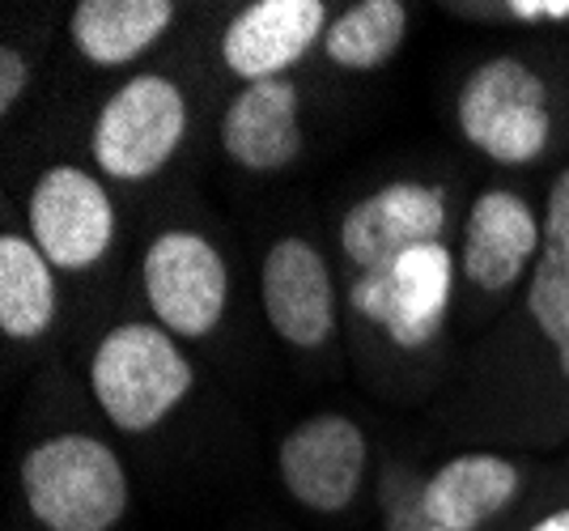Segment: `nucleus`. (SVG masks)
<instances>
[{
	"label": "nucleus",
	"instance_id": "6ab92c4d",
	"mask_svg": "<svg viewBox=\"0 0 569 531\" xmlns=\"http://www.w3.org/2000/svg\"><path fill=\"white\" fill-rule=\"evenodd\" d=\"M26 81H30V69H26L22 51L18 48H0V111L9 116L22 98Z\"/></svg>",
	"mask_w": 569,
	"mask_h": 531
},
{
	"label": "nucleus",
	"instance_id": "7ed1b4c3",
	"mask_svg": "<svg viewBox=\"0 0 569 531\" xmlns=\"http://www.w3.org/2000/svg\"><path fill=\"white\" fill-rule=\"evenodd\" d=\"M459 132L501 167L536 162L552 132L540 73L515 56L485 60L459 90Z\"/></svg>",
	"mask_w": 569,
	"mask_h": 531
},
{
	"label": "nucleus",
	"instance_id": "39448f33",
	"mask_svg": "<svg viewBox=\"0 0 569 531\" xmlns=\"http://www.w3.org/2000/svg\"><path fill=\"white\" fill-rule=\"evenodd\" d=\"M141 277L144 298L167 332L200 340L221 323L230 277L209 239L191 230H162L144 251Z\"/></svg>",
	"mask_w": 569,
	"mask_h": 531
},
{
	"label": "nucleus",
	"instance_id": "412c9836",
	"mask_svg": "<svg viewBox=\"0 0 569 531\" xmlns=\"http://www.w3.org/2000/svg\"><path fill=\"white\" fill-rule=\"evenodd\" d=\"M531 531H569V510H557V514H548L545 523H536Z\"/></svg>",
	"mask_w": 569,
	"mask_h": 531
},
{
	"label": "nucleus",
	"instance_id": "f257e3e1",
	"mask_svg": "<svg viewBox=\"0 0 569 531\" xmlns=\"http://www.w3.org/2000/svg\"><path fill=\"white\" fill-rule=\"evenodd\" d=\"M22 493L48 531H111L128 510V472L90 434H56L22 459Z\"/></svg>",
	"mask_w": 569,
	"mask_h": 531
},
{
	"label": "nucleus",
	"instance_id": "4468645a",
	"mask_svg": "<svg viewBox=\"0 0 569 531\" xmlns=\"http://www.w3.org/2000/svg\"><path fill=\"white\" fill-rule=\"evenodd\" d=\"M519 468L510 459L472 451L438 468L426 489V519L447 531H472L515 502Z\"/></svg>",
	"mask_w": 569,
	"mask_h": 531
},
{
	"label": "nucleus",
	"instance_id": "423d86ee",
	"mask_svg": "<svg viewBox=\"0 0 569 531\" xmlns=\"http://www.w3.org/2000/svg\"><path fill=\"white\" fill-rule=\"evenodd\" d=\"M30 234L51 268L81 272L102 260L116 239V204L81 167H51L30 192Z\"/></svg>",
	"mask_w": 569,
	"mask_h": 531
},
{
	"label": "nucleus",
	"instance_id": "aec40b11",
	"mask_svg": "<svg viewBox=\"0 0 569 531\" xmlns=\"http://www.w3.org/2000/svg\"><path fill=\"white\" fill-rule=\"evenodd\" d=\"M506 13L522 22H569V0H510Z\"/></svg>",
	"mask_w": 569,
	"mask_h": 531
},
{
	"label": "nucleus",
	"instance_id": "f03ea898",
	"mask_svg": "<svg viewBox=\"0 0 569 531\" xmlns=\"http://www.w3.org/2000/svg\"><path fill=\"white\" fill-rule=\"evenodd\" d=\"M196 370L179 353L167 328L119 323L111 328L90 362V387L102 412L123 434H144L183 404Z\"/></svg>",
	"mask_w": 569,
	"mask_h": 531
},
{
	"label": "nucleus",
	"instance_id": "6e6552de",
	"mask_svg": "<svg viewBox=\"0 0 569 531\" xmlns=\"http://www.w3.org/2000/svg\"><path fill=\"white\" fill-rule=\"evenodd\" d=\"M447 196L429 183H387L375 196L357 200L340 221V247L361 272H375L412 256L417 247L442 242Z\"/></svg>",
	"mask_w": 569,
	"mask_h": 531
},
{
	"label": "nucleus",
	"instance_id": "4be33fe9",
	"mask_svg": "<svg viewBox=\"0 0 569 531\" xmlns=\"http://www.w3.org/2000/svg\"><path fill=\"white\" fill-rule=\"evenodd\" d=\"M557 362H561V374L569 379V344H566V349H557Z\"/></svg>",
	"mask_w": 569,
	"mask_h": 531
},
{
	"label": "nucleus",
	"instance_id": "a211bd4d",
	"mask_svg": "<svg viewBox=\"0 0 569 531\" xmlns=\"http://www.w3.org/2000/svg\"><path fill=\"white\" fill-rule=\"evenodd\" d=\"M545 242H561V247H569V167L557 174V183H552V192H548Z\"/></svg>",
	"mask_w": 569,
	"mask_h": 531
},
{
	"label": "nucleus",
	"instance_id": "f3484780",
	"mask_svg": "<svg viewBox=\"0 0 569 531\" xmlns=\"http://www.w3.org/2000/svg\"><path fill=\"white\" fill-rule=\"evenodd\" d=\"M403 34H408V9L400 0H366L345 9L328 34H323V51L328 60L349 69V73H366L387 64L400 51Z\"/></svg>",
	"mask_w": 569,
	"mask_h": 531
},
{
	"label": "nucleus",
	"instance_id": "f8f14e48",
	"mask_svg": "<svg viewBox=\"0 0 569 531\" xmlns=\"http://www.w3.org/2000/svg\"><path fill=\"white\" fill-rule=\"evenodd\" d=\"M221 149L242 170L272 174L302 153L298 123V90L293 81H251L221 111Z\"/></svg>",
	"mask_w": 569,
	"mask_h": 531
},
{
	"label": "nucleus",
	"instance_id": "2eb2a0df",
	"mask_svg": "<svg viewBox=\"0 0 569 531\" xmlns=\"http://www.w3.org/2000/svg\"><path fill=\"white\" fill-rule=\"evenodd\" d=\"M174 22L170 0H81L72 9V43L98 69H119L153 48Z\"/></svg>",
	"mask_w": 569,
	"mask_h": 531
},
{
	"label": "nucleus",
	"instance_id": "dca6fc26",
	"mask_svg": "<svg viewBox=\"0 0 569 531\" xmlns=\"http://www.w3.org/2000/svg\"><path fill=\"white\" fill-rule=\"evenodd\" d=\"M56 319V281L48 256L34 242L0 239V332L13 340L43 337Z\"/></svg>",
	"mask_w": 569,
	"mask_h": 531
},
{
	"label": "nucleus",
	"instance_id": "20e7f679",
	"mask_svg": "<svg viewBox=\"0 0 569 531\" xmlns=\"http://www.w3.org/2000/svg\"><path fill=\"white\" fill-rule=\"evenodd\" d=\"M188 128V98L158 73L123 81L98 111L90 149L102 174L141 183L167 167Z\"/></svg>",
	"mask_w": 569,
	"mask_h": 531
},
{
	"label": "nucleus",
	"instance_id": "1a4fd4ad",
	"mask_svg": "<svg viewBox=\"0 0 569 531\" xmlns=\"http://www.w3.org/2000/svg\"><path fill=\"white\" fill-rule=\"evenodd\" d=\"M366 477V434L349 417H310L281 442V481L315 514H340Z\"/></svg>",
	"mask_w": 569,
	"mask_h": 531
},
{
	"label": "nucleus",
	"instance_id": "ddd939ff",
	"mask_svg": "<svg viewBox=\"0 0 569 531\" xmlns=\"http://www.w3.org/2000/svg\"><path fill=\"white\" fill-rule=\"evenodd\" d=\"M545 251V226L536 221L531 204L515 192H485L468 209L463 226V256L459 264L480 290L515 285L527 264Z\"/></svg>",
	"mask_w": 569,
	"mask_h": 531
},
{
	"label": "nucleus",
	"instance_id": "0eeeda50",
	"mask_svg": "<svg viewBox=\"0 0 569 531\" xmlns=\"http://www.w3.org/2000/svg\"><path fill=\"white\" fill-rule=\"evenodd\" d=\"M447 293H451V256L442 251V242H433L417 247L396 264L361 272V281L353 285V307L366 319H375L396 344L417 349L438 332Z\"/></svg>",
	"mask_w": 569,
	"mask_h": 531
},
{
	"label": "nucleus",
	"instance_id": "9b49d317",
	"mask_svg": "<svg viewBox=\"0 0 569 531\" xmlns=\"http://www.w3.org/2000/svg\"><path fill=\"white\" fill-rule=\"evenodd\" d=\"M323 26H328V4L319 0H256L226 26L221 60L247 86L277 81L307 56L319 34H328Z\"/></svg>",
	"mask_w": 569,
	"mask_h": 531
},
{
	"label": "nucleus",
	"instance_id": "9d476101",
	"mask_svg": "<svg viewBox=\"0 0 569 531\" xmlns=\"http://www.w3.org/2000/svg\"><path fill=\"white\" fill-rule=\"evenodd\" d=\"M263 314L293 349H319L336 332L332 272L307 239H281L260 272Z\"/></svg>",
	"mask_w": 569,
	"mask_h": 531
}]
</instances>
